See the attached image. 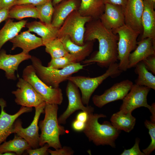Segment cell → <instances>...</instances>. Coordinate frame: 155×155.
<instances>
[{
  "mask_svg": "<svg viewBox=\"0 0 155 155\" xmlns=\"http://www.w3.org/2000/svg\"><path fill=\"white\" fill-rule=\"evenodd\" d=\"M27 18H38L36 6L31 4L15 5L9 9V19L20 20Z\"/></svg>",
  "mask_w": 155,
  "mask_h": 155,
  "instance_id": "83f0119b",
  "label": "cell"
},
{
  "mask_svg": "<svg viewBox=\"0 0 155 155\" xmlns=\"http://www.w3.org/2000/svg\"><path fill=\"white\" fill-rule=\"evenodd\" d=\"M140 139L137 138L135 140L134 146L131 148L128 149H125L121 155H145L141 152L139 148V144Z\"/></svg>",
  "mask_w": 155,
  "mask_h": 155,
  "instance_id": "836d02e7",
  "label": "cell"
},
{
  "mask_svg": "<svg viewBox=\"0 0 155 155\" xmlns=\"http://www.w3.org/2000/svg\"><path fill=\"white\" fill-rule=\"evenodd\" d=\"M22 78L28 82L43 98L46 103L58 105L62 103L63 95L61 89L51 88L43 82L37 75L32 65L26 66L23 71Z\"/></svg>",
  "mask_w": 155,
  "mask_h": 155,
  "instance_id": "ba28073f",
  "label": "cell"
},
{
  "mask_svg": "<svg viewBox=\"0 0 155 155\" xmlns=\"http://www.w3.org/2000/svg\"><path fill=\"white\" fill-rule=\"evenodd\" d=\"M65 0H52V3L54 7L57 4Z\"/></svg>",
  "mask_w": 155,
  "mask_h": 155,
  "instance_id": "f6af8a7d",
  "label": "cell"
},
{
  "mask_svg": "<svg viewBox=\"0 0 155 155\" xmlns=\"http://www.w3.org/2000/svg\"><path fill=\"white\" fill-rule=\"evenodd\" d=\"M142 61L146 69L155 75V55L149 56Z\"/></svg>",
  "mask_w": 155,
  "mask_h": 155,
  "instance_id": "8d00e7d4",
  "label": "cell"
},
{
  "mask_svg": "<svg viewBox=\"0 0 155 155\" xmlns=\"http://www.w3.org/2000/svg\"><path fill=\"white\" fill-rule=\"evenodd\" d=\"M151 106V108L150 110L152 115L150 116L151 121L152 122L155 123V104L153 103Z\"/></svg>",
  "mask_w": 155,
  "mask_h": 155,
  "instance_id": "ee69618b",
  "label": "cell"
},
{
  "mask_svg": "<svg viewBox=\"0 0 155 155\" xmlns=\"http://www.w3.org/2000/svg\"><path fill=\"white\" fill-rule=\"evenodd\" d=\"M135 67V73L138 75L135 81V84L155 90V76L146 69L142 61L138 63Z\"/></svg>",
  "mask_w": 155,
  "mask_h": 155,
  "instance_id": "f1b7e54d",
  "label": "cell"
},
{
  "mask_svg": "<svg viewBox=\"0 0 155 155\" xmlns=\"http://www.w3.org/2000/svg\"><path fill=\"white\" fill-rule=\"evenodd\" d=\"M17 0H0V9L3 8L9 9L15 5Z\"/></svg>",
  "mask_w": 155,
  "mask_h": 155,
  "instance_id": "ab89813d",
  "label": "cell"
},
{
  "mask_svg": "<svg viewBox=\"0 0 155 155\" xmlns=\"http://www.w3.org/2000/svg\"><path fill=\"white\" fill-rule=\"evenodd\" d=\"M55 150H52L48 149L47 151L51 155H71L74 152L70 147L66 146Z\"/></svg>",
  "mask_w": 155,
  "mask_h": 155,
  "instance_id": "d590c367",
  "label": "cell"
},
{
  "mask_svg": "<svg viewBox=\"0 0 155 155\" xmlns=\"http://www.w3.org/2000/svg\"><path fill=\"white\" fill-rule=\"evenodd\" d=\"M113 31L118 35L117 49L119 61V68L122 71H126L128 69L129 55L137 47V39L141 33L125 24Z\"/></svg>",
  "mask_w": 155,
  "mask_h": 155,
  "instance_id": "8992f818",
  "label": "cell"
},
{
  "mask_svg": "<svg viewBox=\"0 0 155 155\" xmlns=\"http://www.w3.org/2000/svg\"><path fill=\"white\" fill-rule=\"evenodd\" d=\"M59 38L67 51L75 58L77 63L84 61L93 50L94 41L85 42L84 45L80 46L73 42L68 36Z\"/></svg>",
  "mask_w": 155,
  "mask_h": 155,
  "instance_id": "7402d4cb",
  "label": "cell"
},
{
  "mask_svg": "<svg viewBox=\"0 0 155 155\" xmlns=\"http://www.w3.org/2000/svg\"></svg>",
  "mask_w": 155,
  "mask_h": 155,
  "instance_id": "c3c4849f",
  "label": "cell"
},
{
  "mask_svg": "<svg viewBox=\"0 0 155 155\" xmlns=\"http://www.w3.org/2000/svg\"><path fill=\"white\" fill-rule=\"evenodd\" d=\"M154 3H155V0H151Z\"/></svg>",
  "mask_w": 155,
  "mask_h": 155,
  "instance_id": "7dc6e473",
  "label": "cell"
},
{
  "mask_svg": "<svg viewBox=\"0 0 155 155\" xmlns=\"http://www.w3.org/2000/svg\"><path fill=\"white\" fill-rule=\"evenodd\" d=\"M12 44L11 50L20 48L22 51L29 53L30 51L39 47L44 46L41 38L31 34L28 30L21 32L9 40Z\"/></svg>",
  "mask_w": 155,
  "mask_h": 155,
  "instance_id": "ffe728a7",
  "label": "cell"
},
{
  "mask_svg": "<svg viewBox=\"0 0 155 155\" xmlns=\"http://www.w3.org/2000/svg\"><path fill=\"white\" fill-rule=\"evenodd\" d=\"M75 63H77L75 58L69 54L61 57L51 58L48 63L47 66L53 68L61 69Z\"/></svg>",
  "mask_w": 155,
  "mask_h": 155,
  "instance_id": "1f68e13d",
  "label": "cell"
},
{
  "mask_svg": "<svg viewBox=\"0 0 155 155\" xmlns=\"http://www.w3.org/2000/svg\"><path fill=\"white\" fill-rule=\"evenodd\" d=\"M78 88L73 82L68 80L66 88L68 104L65 111L58 118L59 124H65L67 119L77 111L81 110L88 113L94 112L93 107L89 105L84 106Z\"/></svg>",
  "mask_w": 155,
  "mask_h": 155,
  "instance_id": "30bf717a",
  "label": "cell"
},
{
  "mask_svg": "<svg viewBox=\"0 0 155 155\" xmlns=\"http://www.w3.org/2000/svg\"><path fill=\"white\" fill-rule=\"evenodd\" d=\"M145 126L148 130L151 142L149 146L146 149L142 150L145 155H149L155 149V123L146 120L144 122Z\"/></svg>",
  "mask_w": 155,
  "mask_h": 155,
  "instance_id": "d6a6232c",
  "label": "cell"
},
{
  "mask_svg": "<svg viewBox=\"0 0 155 155\" xmlns=\"http://www.w3.org/2000/svg\"><path fill=\"white\" fill-rule=\"evenodd\" d=\"M30 32L35 33L41 37L43 44L46 43L58 38L59 28L47 24L41 21H34L27 22L26 26Z\"/></svg>",
  "mask_w": 155,
  "mask_h": 155,
  "instance_id": "603a6c76",
  "label": "cell"
},
{
  "mask_svg": "<svg viewBox=\"0 0 155 155\" xmlns=\"http://www.w3.org/2000/svg\"><path fill=\"white\" fill-rule=\"evenodd\" d=\"M80 3V0H65L55 6L52 25L59 28L72 12L79 9Z\"/></svg>",
  "mask_w": 155,
  "mask_h": 155,
  "instance_id": "44dd1931",
  "label": "cell"
},
{
  "mask_svg": "<svg viewBox=\"0 0 155 155\" xmlns=\"http://www.w3.org/2000/svg\"><path fill=\"white\" fill-rule=\"evenodd\" d=\"M128 0H104V4L106 3L121 6L124 10L127 2Z\"/></svg>",
  "mask_w": 155,
  "mask_h": 155,
  "instance_id": "60d3db41",
  "label": "cell"
},
{
  "mask_svg": "<svg viewBox=\"0 0 155 155\" xmlns=\"http://www.w3.org/2000/svg\"><path fill=\"white\" fill-rule=\"evenodd\" d=\"M122 72L119 68L118 63L116 62L111 64L104 74L98 76L91 78L71 76L67 80L73 82L80 89L82 102L84 105L88 106L92 94L104 80L109 77L116 78Z\"/></svg>",
  "mask_w": 155,
  "mask_h": 155,
  "instance_id": "5b68a950",
  "label": "cell"
},
{
  "mask_svg": "<svg viewBox=\"0 0 155 155\" xmlns=\"http://www.w3.org/2000/svg\"><path fill=\"white\" fill-rule=\"evenodd\" d=\"M85 125V123L76 119L74 121L72 125L73 130L77 131H83Z\"/></svg>",
  "mask_w": 155,
  "mask_h": 155,
  "instance_id": "f35d334b",
  "label": "cell"
},
{
  "mask_svg": "<svg viewBox=\"0 0 155 155\" xmlns=\"http://www.w3.org/2000/svg\"><path fill=\"white\" fill-rule=\"evenodd\" d=\"M150 88L133 84L129 92L123 99L119 110L125 113L132 112L135 109L144 107L150 110L151 106L147 102V96Z\"/></svg>",
  "mask_w": 155,
  "mask_h": 155,
  "instance_id": "7c38bea8",
  "label": "cell"
},
{
  "mask_svg": "<svg viewBox=\"0 0 155 155\" xmlns=\"http://www.w3.org/2000/svg\"><path fill=\"white\" fill-rule=\"evenodd\" d=\"M131 113L119 111L112 115L111 123L117 129L129 133L133 129L136 123V119Z\"/></svg>",
  "mask_w": 155,
  "mask_h": 155,
  "instance_id": "484cf974",
  "label": "cell"
},
{
  "mask_svg": "<svg viewBox=\"0 0 155 155\" xmlns=\"http://www.w3.org/2000/svg\"><path fill=\"white\" fill-rule=\"evenodd\" d=\"M27 21L22 20L14 22L11 19H7L3 28L0 30V52L4 44L15 37L23 28Z\"/></svg>",
  "mask_w": 155,
  "mask_h": 155,
  "instance_id": "d4e9b609",
  "label": "cell"
},
{
  "mask_svg": "<svg viewBox=\"0 0 155 155\" xmlns=\"http://www.w3.org/2000/svg\"><path fill=\"white\" fill-rule=\"evenodd\" d=\"M46 104V102L44 101L34 107L35 111L34 119L27 128L23 127L22 122L19 119H17L13 124L12 133H15L24 139L33 149L38 148L39 146L40 135L38 123L40 115L44 112Z\"/></svg>",
  "mask_w": 155,
  "mask_h": 155,
  "instance_id": "9c48e42d",
  "label": "cell"
},
{
  "mask_svg": "<svg viewBox=\"0 0 155 155\" xmlns=\"http://www.w3.org/2000/svg\"><path fill=\"white\" fill-rule=\"evenodd\" d=\"M30 59L38 77L47 86L53 88H59L61 83L67 80L72 74L88 65L75 63L63 69H57L44 66L41 60L36 57L32 56Z\"/></svg>",
  "mask_w": 155,
  "mask_h": 155,
  "instance_id": "277c9868",
  "label": "cell"
},
{
  "mask_svg": "<svg viewBox=\"0 0 155 155\" xmlns=\"http://www.w3.org/2000/svg\"><path fill=\"white\" fill-rule=\"evenodd\" d=\"M32 56L23 51L15 55L8 54L5 50L0 52V69L4 71L8 80H15L17 77L15 72L20 64L23 61L30 59Z\"/></svg>",
  "mask_w": 155,
  "mask_h": 155,
  "instance_id": "5bb4252c",
  "label": "cell"
},
{
  "mask_svg": "<svg viewBox=\"0 0 155 155\" xmlns=\"http://www.w3.org/2000/svg\"><path fill=\"white\" fill-rule=\"evenodd\" d=\"M46 52L49 54L51 58H56L68 55L59 38H57L46 44Z\"/></svg>",
  "mask_w": 155,
  "mask_h": 155,
  "instance_id": "f546056e",
  "label": "cell"
},
{
  "mask_svg": "<svg viewBox=\"0 0 155 155\" xmlns=\"http://www.w3.org/2000/svg\"><path fill=\"white\" fill-rule=\"evenodd\" d=\"M6 101L0 98L1 110L0 113V145L5 141L7 137L12 133L14 123L18 117L24 113L31 111L32 107L22 106L19 111L13 115L8 114L4 110L6 106Z\"/></svg>",
  "mask_w": 155,
  "mask_h": 155,
  "instance_id": "9a60e30c",
  "label": "cell"
},
{
  "mask_svg": "<svg viewBox=\"0 0 155 155\" xmlns=\"http://www.w3.org/2000/svg\"><path fill=\"white\" fill-rule=\"evenodd\" d=\"M89 114L90 113L82 111L77 115L76 119L85 123L88 119Z\"/></svg>",
  "mask_w": 155,
  "mask_h": 155,
  "instance_id": "7bdbcfd3",
  "label": "cell"
},
{
  "mask_svg": "<svg viewBox=\"0 0 155 155\" xmlns=\"http://www.w3.org/2000/svg\"><path fill=\"white\" fill-rule=\"evenodd\" d=\"M99 19L106 28L113 31L125 24L124 9L120 5L105 3L104 11Z\"/></svg>",
  "mask_w": 155,
  "mask_h": 155,
  "instance_id": "2e32d148",
  "label": "cell"
},
{
  "mask_svg": "<svg viewBox=\"0 0 155 155\" xmlns=\"http://www.w3.org/2000/svg\"><path fill=\"white\" fill-rule=\"evenodd\" d=\"M86 24L84 42L97 40L99 50L92 57L83 61V63L96 62L100 67H108L111 64L117 62L118 60V36L112 30L106 28L99 19L92 20Z\"/></svg>",
  "mask_w": 155,
  "mask_h": 155,
  "instance_id": "6da1fadb",
  "label": "cell"
},
{
  "mask_svg": "<svg viewBox=\"0 0 155 155\" xmlns=\"http://www.w3.org/2000/svg\"><path fill=\"white\" fill-rule=\"evenodd\" d=\"M9 9L3 8L0 9V23L9 19Z\"/></svg>",
  "mask_w": 155,
  "mask_h": 155,
  "instance_id": "b9f144b4",
  "label": "cell"
},
{
  "mask_svg": "<svg viewBox=\"0 0 155 155\" xmlns=\"http://www.w3.org/2000/svg\"><path fill=\"white\" fill-rule=\"evenodd\" d=\"M58 105L46 103L44 109V117L39 123L41 131L39 145L42 146L47 143L50 147L55 149L61 148L59 136L65 134L67 131L59 123L57 118Z\"/></svg>",
  "mask_w": 155,
  "mask_h": 155,
  "instance_id": "3957f363",
  "label": "cell"
},
{
  "mask_svg": "<svg viewBox=\"0 0 155 155\" xmlns=\"http://www.w3.org/2000/svg\"><path fill=\"white\" fill-rule=\"evenodd\" d=\"M38 14V18L42 22L47 24H51L54 11L52 1L36 6Z\"/></svg>",
  "mask_w": 155,
  "mask_h": 155,
  "instance_id": "4dcf8cb0",
  "label": "cell"
},
{
  "mask_svg": "<svg viewBox=\"0 0 155 155\" xmlns=\"http://www.w3.org/2000/svg\"><path fill=\"white\" fill-rule=\"evenodd\" d=\"M16 87L17 89L11 92L15 97V101L17 104L28 107H35L44 101L43 97L22 78H19Z\"/></svg>",
  "mask_w": 155,
  "mask_h": 155,
  "instance_id": "8fae6325",
  "label": "cell"
},
{
  "mask_svg": "<svg viewBox=\"0 0 155 155\" xmlns=\"http://www.w3.org/2000/svg\"><path fill=\"white\" fill-rule=\"evenodd\" d=\"M106 117L102 114H89L83 131L89 141L96 145H109L115 148V141L121 131L109 121H104L102 124L99 123V118Z\"/></svg>",
  "mask_w": 155,
  "mask_h": 155,
  "instance_id": "7a4b0ae2",
  "label": "cell"
},
{
  "mask_svg": "<svg viewBox=\"0 0 155 155\" xmlns=\"http://www.w3.org/2000/svg\"><path fill=\"white\" fill-rule=\"evenodd\" d=\"M144 10L143 0H128L124 9L125 24L142 33L141 19Z\"/></svg>",
  "mask_w": 155,
  "mask_h": 155,
  "instance_id": "e0dca14e",
  "label": "cell"
},
{
  "mask_svg": "<svg viewBox=\"0 0 155 155\" xmlns=\"http://www.w3.org/2000/svg\"><path fill=\"white\" fill-rule=\"evenodd\" d=\"M2 155H16V154L13 152H5Z\"/></svg>",
  "mask_w": 155,
  "mask_h": 155,
  "instance_id": "bcb514c9",
  "label": "cell"
},
{
  "mask_svg": "<svg viewBox=\"0 0 155 155\" xmlns=\"http://www.w3.org/2000/svg\"><path fill=\"white\" fill-rule=\"evenodd\" d=\"M31 148L26 140L16 134L13 140L5 141L0 145V155L5 152H12L16 155H20Z\"/></svg>",
  "mask_w": 155,
  "mask_h": 155,
  "instance_id": "4316f807",
  "label": "cell"
},
{
  "mask_svg": "<svg viewBox=\"0 0 155 155\" xmlns=\"http://www.w3.org/2000/svg\"><path fill=\"white\" fill-rule=\"evenodd\" d=\"M52 0H17L15 5L31 4L35 6L42 5Z\"/></svg>",
  "mask_w": 155,
  "mask_h": 155,
  "instance_id": "74e56055",
  "label": "cell"
},
{
  "mask_svg": "<svg viewBox=\"0 0 155 155\" xmlns=\"http://www.w3.org/2000/svg\"><path fill=\"white\" fill-rule=\"evenodd\" d=\"M143 0L144 10L141 19L143 27L141 39L149 38L155 41V3L151 0Z\"/></svg>",
  "mask_w": 155,
  "mask_h": 155,
  "instance_id": "d6986e66",
  "label": "cell"
},
{
  "mask_svg": "<svg viewBox=\"0 0 155 155\" xmlns=\"http://www.w3.org/2000/svg\"><path fill=\"white\" fill-rule=\"evenodd\" d=\"M80 0L78 11L82 16L90 17L92 20L99 19L104 11V0Z\"/></svg>",
  "mask_w": 155,
  "mask_h": 155,
  "instance_id": "cb8c5ba5",
  "label": "cell"
},
{
  "mask_svg": "<svg viewBox=\"0 0 155 155\" xmlns=\"http://www.w3.org/2000/svg\"><path fill=\"white\" fill-rule=\"evenodd\" d=\"M49 147V145L46 143L40 148L33 149L30 148L27 150L26 151L30 155H46L49 153L47 150Z\"/></svg>",
  "mask_w": 155,
  "mask_h": 155,
  "instance_id": "e575fe53",
  "label": "cell"
},
{
  "mask_svg": "<svg viewBox=\"0 0 155 155\" xmlns=\"http://www.w3.org/2000/svg\"><path fill=\"white\" fill-rule=\"evenodd\" d=\"M155 55V41L148 38L137 42L133 52L129 55L128 69L134 67L139 62L150 56Z\"/></svg>",
  "mask_w": 155,
  "mask_h": 155,
  "instance_id": "ac0fdd59",
  "label": "cell"
},
{
  "mask_svg": "<svg viewBox=\"0 0 155 155\" xmlns=\"http://www.w3.org/2000/svg\"><path fill=\"white\" fill-rule=\"evenodd\" d=\"M133 83L129 80H125L114 84L100 95H95L92 98L93 104L101 108L110 102L123 100L131 89Z\"/></svg>",
  "mask_w": 155,
  "mask_h": 155,
  "instance_id": "4fadbf2b",
  "label": "cell"
},
{
  "mask_svg": "<svg viewBox=\"0 0 155 155\" xmlns=\"http://www.w3.org/2000/svg\"><path fill=\"white\" fill-rule=\"evenodd\" d=\"M92 19L90 17L81 15L78 10L72 12L65 19L59 28L58 38L68 36L75 44L82 46L84 40L86 24Z\"/></svg>",
  "mask_w": 155,
  "mask_h": 155,
  "instance_id": "52a82bcc",
  "label": "cell"
}]
</instances>
